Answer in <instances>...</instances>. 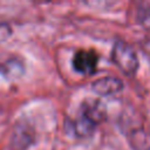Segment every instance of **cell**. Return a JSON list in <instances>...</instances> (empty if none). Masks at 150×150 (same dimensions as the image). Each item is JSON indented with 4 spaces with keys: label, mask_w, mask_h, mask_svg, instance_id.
<instances>
[{
    "label": "cell",
    "mask_w": 150,
    "mask_h": 150,
    "mask_svg": "<svg viewBox=\"0 0 150 150\" xmlns=\"http://www.w3.org/2000/svg\"><path fill=\"white\" fill-rule=\"evenodd\" d=\"M98 63V55L93 49H80L74 54L73 67L77 73L90 75L95 73Z\"/></svg>",
    "instance_id": "2"
},
{
    "label": "cell",
    "mask_w": 150,
    "mask_h": 150,
    "mask_svg": "<svg viewBox=\"0 0 150 150\" xmlns=\"http://www.w3.org/2000/svg\"><path fill=\"white\" fill-rule=\"evenodd\" d=\"M12 33H13L12 27L6 22L0 21V43H2L6 40H8L11 38Z\"/></svg>",
    "instance_id": "9"
},
{
    "label": "cell",
    "mask_w": 150,
    "mask_h": 150,
    "mask_svg": "<svg viewBox=\"0 0 150 150\" xmlns=\"http://www.w3.org/2000/svg\"><path fill=\"white\" fill-rule=\"evenodd\" d=\"M25 71L23 63L20 59L11 57L0 62V75L8 80L20 77Z\"/></svg>",
    "instance_id": "6"
},
{
    "label": "cell",
    "mask_w": 150,
    "mask_h": 150,
    "mask_svg": "<svg viewBox=\"0 0 150 150\" xmlns=\"http://www.w3.org/2000/svg\"><path fill=\"white\" fill-rule=\"evenodd\" d=\"M95 127L96 125H94L91 122H89L83 116H80L76 121L73 122V131L79 137H87V136H89L94 131Z\"/></svg>",
    "instance_id": "7"
},
{
    "label": "cell",
    "mask_w": 150,
    "mask_h": 150,
    "mask_svg": "<svg viewBox=\"0 0 150 150\" xmlns=\"http://www.w3.org/2000/svg\"><path fill=\"white\" fill-rule=\"evenodd\" d=\"M81 116L87 118L94 125H97L105 120V108L97 100H88L82 103Z\"/></svg>",
    "instance_id": "5"
},
{
    "label": "cell",
    "mask_w": 150,
    "mask_h": 150,
    "mask_svg": "<svg viewBox=\"0 0 150 150\" xmlns=\"http://www.w3.org/2000/svg\"><path fill=\"white\" fill-rule=\"evenodd\" d=\"M137 19L144 28L150 29V6H144L142 8H138Z\"/></svg>",
    "instance_id": "8"
},
{
    "label": "cell",
    "mask_w": 150,
    "mask_h": 150,
    "mask_svg": "<svg viewBox=\"0 0 150 150\" xmlns=\"http://www.w3.org/2000/svg\"><path fill=\"white\" fill-rule=\"evenodd\" d=\"M111 60L121 69V71L128 76L135 75L138 69L139 62L135 49L122 40H118L114 43L111 49Z\"/></svg>",
    "instance_id": "1"
},
{
    "label": "cell",
    "mask_w": 150,
    "mask_h": 150,
    "mask_svg": "<svg viewBox=\"0 0 150 150\" xmlns=\"http://www.w3.org/2000/svg\"><path fill=\"white\" fill-rule=\"evenodd\" d=\"M34 141L33 131L27 124H18L12 134L9 150H27Z\"/></svg>",
    "instance_id": "4"
},
{
    "label": "cell",
    "mask_w": 150,
    "mask_h": 150,
    "mask_svg": "<svg viewBox=\"0 0 150 150\" xmlns=\"http://www.w3.org/2000/svg\"><path fill=\"white\" fill-rule=\"evenodd\" d=\"M123 82L115 76H104L95 80L91 83V89L101 96H111L123 90Z\"/></svg>",
    "instance_id": "3"
}]
</instances>
